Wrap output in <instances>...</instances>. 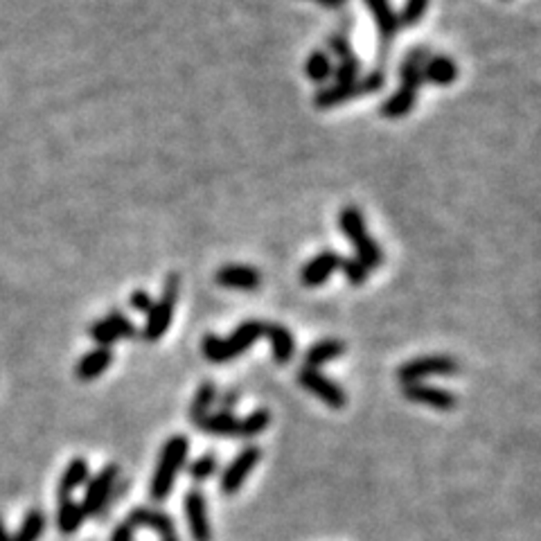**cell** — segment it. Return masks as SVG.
<instances>
[{"label": "cell", "instance_id": "1", "mask_svg": "<svg viewBox=\"0 0 541 541\" xmlns=\"http://www.w3.org/2000/svg\"><path fill=\"white\" fill-rule=\"evenodd\" d=\"M188 452H190V440L181 433L172 435V438L162 444L161 456H158L156 472L154 476H151V487H150L151 499L156 503L165 501L167 496L172 494L176 476H179L181 469L185 467V461H188Z\"/></svg>", "mask_w": 541, "mask_h": 541}, {"label": "cell", "instance_id": "2", "mask_svg": "<svg viewBox=\"0 0 541 541\" xmlns=\"http://www.w3.org/2000/svg\"><path fill=\"white\" fill-rule=\"evenodd\" d=\"M262 334H265V323H262V320H244L231 337L226 338L208 334V337L203 338L201 349H203L205 359H208L210 363H228L231 359L246 352Z\"/></svg>", "mask_w": 541, "mask_h": 541}, {"label": "cell", "instance_id": "3", "mask_svg": "<svg viewBox=\"0 0 541 541\" xmlns=\"http://www.w3.org/2000/svg\"><path fill=\"white\" fill-rule=\"evenodd\" d=\"M338 228L352 242L354 251H357V260L361 265H366L368 269H377V266L384 265V248L368 234L366 219H363L361 210L354 208V205L343 208L338 213Z\"/></svg>", "mask_w": 541, "mask_h": 541}, {"label": "cell", "instance_id": "4", "mask_svg": "<svg viewBox=\"0 0 541 541\" xmlns=\"http://www.w3.org/2000/svg\"><path fill=\"white\" fill-rule=\"evenodd\" d=\"M179 289H181V277L176 273H170L165 277V285H162L161 296L158 300H154L151 309L147 311V320L142 325L140 337L145 338L147 343H156L158 338H162L170 329L172 318H174V307H176V298H179Z\"/></svg>", "mask_w": 541, "mask_h": 541}, {"label": "cell", "instance_id": "5", "mask_svg": "<svg viewBox=\"0 0 541 541\" xmlns=\"http://www.w3.org/2000/svg\"><path fill=\"white\" fill-rule=\"evenodd\" d=\"M386 84V75L384 70L377 68L372 73H368L366 78L352 81V84H334V86H325V88L316 90L314 95V104L316 109L325 111V109H334L338 104L349 102L354 98H363V95H372L377 90L384 88Z\"/></svg>", "mask_w": 541, "mask_h": 541}, {"label": "cell", "instance_id": "6", "mask_svg": "<svg viewBox=\"0 0 541 541\" xmlns=\"http://www.w3.org/2000/svg\"><path fill=\"white\" fill-rule=\"evenodd\" d=\"M461 372V363L447 354H429V357L411 359L397 368V380L401 384H420L426 377H452Z\"/></svg>", "mask_w": 541, "mask_h": 541}, {"label": "cell", "instance_id": "7", "mask_svg": "<svg viewBox=\"0 0 541 541\" xmlns=\"http://www.w3.org/2000/svg\"><path fill=\"white\" fill-rule=\"evenodd\" d=\"M120 481V467L116 463L104 464L88 483H86L84 499H81V510L86 516H99L104 505H107L109 496H111L113 487Z\"/></svg>", "mask_w": 541, "mask_h": 541}, {"label": "cell", "instance_id": "8", "mask_svg": "<svg viewBox=\"0 0 541 541\" xmlns=\"http://www.w3.org/2000/svg\"><path fill=\"white\" fill-rule=\"evenodd\" d=\"M262 458V449L257 444H246L237 456L228 463V467L222 472V481H219V487H222L224 494L233 496L242 490L244 481L248 478V473L257 467Z\"/></svg>", "mask_w": 541, "mask_h": 541}, {"label": "cell", "instance_id": "9", "mask_svg": "<svg viewBox=\"0 0 541 541\" xmlns=\"http://www.w3.org/2000/svg\"><path fill=\"white\" fill-rule=\"evenodd\" d=\"M298 384L305 390L314 392L323 404H328L329 409H343L348 404V392L343 390L337 381H332L329 377H325L320 370H311V368H300L298 370Z\"/></svg>", "mask_w": 541, "mask_h": 541}, {"label": "cell", "instance_id": "10", "mask_svg": "<svg viewBox=\"0 0 541 541\" xmlns=\"http://www.w3.org/2000/svg\"><path fill=\"white\" fill-rule=\"evenodd\" d=\"M185 505V516H188L190 535H192V541H213V528H210V515H208V499H205L203 492L199 487H192V490L185 494L183 499Z\"/></svg>", "mask_w": 541, "mask_h": 541}, {"label": "cell", "instance_id": "11", "mask_svg": "<svg viewBox=\"0 0 541 541\" xmlns=\"http://www.w3.org/2000/svg\"><path fill=\"white\" fill-rule=\"evenodd\" d=\"M404 397L409 401L429 406V409L435 411H453L458 406V397L453 395L452 390L440 386L422 384V381H420V384H406Z\"/></svg>", "mask_w": 541, "mask_h": 541}, {"label": "cell", "instance_id": "12", "mask_svg": "<svg viewBox=\"0 0 541 541\" xmlns=\"http://www.w3.org/2000/svg\"><path fill=\"white\" fill-rule=\"evenodd\" d=\"M338 265H341V255H338L337 251H332V248H328V251H320L318 255L311 257L307 265L303 266V271H300V282H303L305 286H320L323 282H328L329 277L334 276V271H338Z\"/></svg>", "mask_w": 541, "mask_h": 541}, {"label": "cell", "instance_id": "13", "mask_svg": "<svg viewBox=\"0 0 541 541\" xmlns=\"http://www.w3.org/2000/svg\"><path fill=\"white\" fill-rule=\"evenodd\" d=\"M129 524L133 525V528H150L158 533V537H170V535H176V525H174V519H172L170 515H167L165 510H158V507H147V505H140V507H133L131 512H129L127 516Z\"/></svg>", "mask_w": 541, "mask_h": 541}, {"label": "cell", "instance_id": "14", "mask_svg": "<svg viewBox=\"0 0 541 541\" xmlns=\"http://www.w3.org/2000/svg\"><path fill=\"white\" fill-rule=\"evenodd\" d=\"M214 280L226 289L255 291L262 285V273L248 265H226L217 271Z\"/></svg>", "mask_w": 541, "mask_h": 541}, {"label": "cell", "instance_id": "15", "mask_svg": "<svg viewBox=\"0 0 541 541\" xmlns=\"http://www.w3.org/2000/svg\"><path fill=\"white\" fill-rule=\"evenodd\" d=\"M111 363H113L111 348H95L79 359L78 366H75V375H78L79 381H93L98 380L99 375H104V372L111 368Z\"/></svg>", "mask_w": 541, "mask_h": 541}, {"label": "cell", "instance_id": "16", "mask_svg": "<svg viewBox=\"0 0 541 541\" xmlns=\"http://www.w3.org/2000/svg\"><path fill=\"white\" fill-rule=\"evenodd\" d=\"M262 337L269 338L271 352H273V359H276V363L285 366V363H289L291 359H294L296 338H294V334L285 328V325L265 323V334H262Z\"/></svg>", "mask_w": 541, "mask_h": 541}, {"label": "cell", "instance_id": "17", "mask_svg": "<svg viewBox=\"0 0 541 541\" xmlns=\"http://www.w3.org/2000/svg\"><path fill=\"white\" fill-rule=\"evenodd\" d=\"M422 78L424 81L435 86H449L458 79V66L456 61L449 59L444 55H435V57H426V61L422 64Z\"/></svg>", "mask_w": 541, "mask_h": 541}, {"label": "cell", "instance_id": "18", "mask_svg": "<svg viewBox=\"0 0 541 541\" xmlns=\"http://www.w3.org/2000/svg\"><path fill=\"white\" fill-rule=\"evenodd\" d=\"M341 354H346V343L338 341V338H320V341H316L314 346L305 352V366L303 368L318 370L320 366L334 361V359H338Z\"/></svg>", "mask_w": 541, "mask_h": 541}, {"label": "cell", "instance_id": "19", "mask_svg": "<svg viewBox=\"0 0 541 541\" xmlns=\"http://www.w3.org/2000/svg\"><path fill=\"white\" fill-rule=\"evenodd\" d=\"M88 463L84 458H73L68 464H66L64 473L59 478V487H57V496L59 499H66V496H73L75 490H79L81 485L88 483Z\"/></svg>", "mask_w": 541, "mask_h": 541}, {"label": "cell", "instance_id": "20", "mask_svg": "<svg viewBox=\"0 0 541 541\" xmlns=\"http://www.w3.org/2000/svg\"><path fill=\"white\" fill-rule=\"evenodd\" d=\"M237 426H239V418H234L233 413L210 411V413L196 424V429L213 435V438H237Z\"/></svg>", "mask_w": 541, "mask_h": 541}, {"label": "cell", "instance_id": "21", "mask_svg": "<svg viewBox=\"0 0 541 541\" xmlns=\"http://www.w3.org/2000/svg\"><path fill=\"white\" fill-rule=\"evenodd\" d=\"M366 5L372 12V16H375L381 41L388 43L400 30V21H397V14L392 12L390 0H366Z\"/></svg>", "mask_w": 541, "mask_h": 541}, {"label": "cell", "instance_id": "22", "mask_svg": "<svg viewBox=\"0 0 541 541\" xmlns=\"http://www.w3.org/2000/svg\"><path fill=\"white\" fill-rule=\"evenodd\" d=\"M86 521L84 510H81V503H78L73 496H66V499H59V505H57V528L64 535H73L81 528V524Z\"/></svg>", "mask_w": 541, "mask_h": 541}, {"label": "cell", "instance_id": "23", "mask_svg": "<svg viewBox=\"0 0 541 541\" xmlns=\"http://www.w3.org/2000/svg\"><path fill=\"white\" fill-rule=\"evenodd\" d=\"M415 102H418V90L409 88V86H401L400 90H395V93L386 99L384 107H381V116L390 120L409 116V113L413 111Z\"/></svg>", "mask_w": 541, "mask_h": 541}, {"label": "cell", "instance_id": "24", "mask_svg": "<svg viewBox=\"0 0 541 541\" xmlns=\"http://www.w3.org/2000/svg\"><path fill=\"white\" fill-rule=\"evenodd\" d=\"M217 386L213 384V381H203L199 388H196L194 392V400L192 404H190V422H192L194 426L201 422V420L205 418V415L213 411L214 401H217Z\"/></svg>", "mask_w": 541, "mask_h": 541}, {"label": "cell", "instance_id": "25", "mask_svg": "<svg viewBox=\"0 0 541 541\" xmlns=\"http://www.w3.org/2000/svg\"><path fill=\"white\" fill-rule=\"evenodd\" d=\"M46 512L35 507V510L27 512L23 524L18 525L16 533L12 535V541H39L43 537V533H46Z\"/></svg>", "mask_w": 541, "mask_h": 541}, {"label": "cell", "instance_id": "26", "mask_svg": "<svg viewBox=\"0 0 541 541\" xmlns=\"http://www.w3.org/2000/svg\"><path fill=\"white\" fill-rule=\"evenodd\" d=\"M334 73V64L329 52L325 50H314L305 61V75L307 79L314 81V84H325Z\"/></svg>", "mask_w": 541, "mask_h": 541}, {"label": "cell", "instance_id": "27", "mask_svg": "<svg viewBox=\"0 0 541 541\" xmlns=\"http://www.w3.org/2000/svg\"><path fill=\"white\" fill-rule=\"evenodd\" d=\"M271 424V413L266 409H257L253 413L244 415L239 418V426H237V438L242 440H253L257 438L260 433H265Z\"/></svg>", "mask_w": 541, "mask_h": 541}, {"label": "cell", "instance_id": "28", "mask_svg": "<svg viewBox=\"0 0 541 541\" xmlns=\"http://www.w3.org/2000/svg\"><path fill=\"white\" fill-rule=\"evenodd\" d=\"M219 469V458L214 453H203L196 461L188 464V476L194 483H205L208 478H213Z\"/></svg>", "mask_w": 541, "mask_h": 541}, {"label": "cell", "instance_id": "29", "mask_svg": "<svg viewBox=\"0 0 541 541\" xmlns=\"http://www.w3.org/2000/svg\"><path fill=\"white\" fill-rule=\"evenodd\" d=\"M426 7H429V0H406L404 7H401V14L397 16L400 21V27H413L422 21Z\"/></svg>", "mask_w": 541, "mask_h": 541}, {"label": "cell", "instance_id": "30", "mask_svg": "<svg viewBox=\"0 0 541 541\" xmlns=\"http://www.w3.org/2000/svg\"><path fill=\"white\" fill-rule=\"evenodd\" d=\"M338 269H343V276L348 277L349 285H363L370 276V269L366 265L357 260V257H341V265Z\"/></svg>", "mask_w": 541, "mask_h": 541}, {"label": "cell", "instance_id": "31", "mask_svg": "<svg viewBox=\"0 0 541 541\" xmlns=\"http://www.w3.org/2000/svg\"><path fill=\"white\" fill-rule=\"evenodd\" d=\"M88 334H90V338L98 343V348H111L113 343H116L120 338L116 334V329L107 323V318L95 320V323L88 328Z\"/></svg>", "mask_w": 541, "mask_h": 541}, {"label": "cell", "instance_id": "32", "mask_svg": "<svg viewBox=\"0 0 541 541\" xmlns=\"http://www.w3.org/2000/svg\"><path fill=\"white\" fill-rule=\"evenodd\" d=\"M107 323L111 325L113 329H116V334H118L120 338H136V337H138V329H136V325H133L131 320H129L127 316L122 314V311L113 309L111 314L107 316Z\"/></svg>", "mask_w": 541, "mask_h": 541}, {"label": "cell", "instance_id": "33", "mask_svg": "<svg viewBox=\"0 0 541 541\" xmlns=\"http://www.w3.org/2000/svg\"><path fill=\"white\" fill-rule=\"evenodd\" d=\"M359 70H361V61H359V57H352L348 61H338L332 75L337 84H352V81L359 79Z\"/></svg>", "mask_w": 541, "mask_h": 541}, {"label": "cell", "instance_id": "34", "mask_svg": "<svg viewBox=\"0 0 541 541\" xmlns=\"http://www.w3.org/2000/svg\"><path fill=\"white\" fill-rule=\"evenodd\" d=\"M328 47H329V52H332V55L338 57V61H348V59H352V57H357V55H354L352 46H349L346 32H337V35L329 36Z\"/></svg>", "mask_w": 541, "mask_h": 541}, {"label": "cell", "instance_id": "35", "mask_svg": "<svg viewBox=\"0 0 541 541\" xmlns=\"http://www.w3.org/2000/svg\"><path fill=\"white\" fill-rule=\"evenodd\" d=\"M129 305H131V309L138 311V314H147V311L151 309V305H154V298H151V294H147L145 289H136L129 296Z\"/></svg>", "mask_w": 541, "mask_h": 541}, {"label": "cell", "instance_id": "36", "mask_svg": "<svg viewBox=\"0 0 541 541\" xmlns=\"http://www.w3.org/2000/svg\"><path fill=\"white\" fill-rule=\"evenodd\" d=\"M214 404H219V411H222V413H233L234 409H237V404H239V390H224V392H219L217 395V401H214Z\"/></svg>", "mask_w": 541, "mask_h": 541}, {"label": "cell", "instance_id": "37", "mask_svg": "<svg viewBox=\"0 0 541 541\" xmlns=\"http://www.w3.org/2000/svg\"><path fill=\"white\" fill-rule=\"evenodd\" d=\"M133 537H136V528L124 519L122 524H118L116 530H113L111 541H133Z\"/></svg>", "mask_w": 541, "mask_h": 541}, {"label": "cell", "instance_id": "38", "mask_svg": "<svg viewBox=\"0 0 541 541\" xmlns=\"http://www.w3.org/2000/svg\"><path fill=\"white\" fill-rule=\"evenodd\" d=\"M314 3H318L320 7H328V9H338L343 5V0H314Z\"/></svg>", "mask_w": 541, "mask_h": 541}, {"label": "cell", "instance_id": "39", "mask_svg": "<svg viewBox=\"0 0 541 541\" xmlns=\"http://www.w3.org/2000/svg\"><path fill=\"white\" fill-rule=\"evenodd\" d=\"M0 541H12V535H9V530L5 528L3 519H0Z\"/></svg>", "mask_w": 541, "mask_h": 541}, {"label": "cell", "instance_id": "40", "mask_svg": "<svg viewBox=\"0 0 541 541\" xmlns=\"http://www.w3.org/2000/svg\"><path fill=\"white\" fill-rule=\"evenodd\" d=\"M161 541H181L179 535H170V537H162Z\"/></svg>", "mask_w": 541, "mask_h": 541}, {"label": "cell", "instance_id": "41", "mask_svg": "<svg viewBox=\"0 0 541 541\" xmlns=\"http://www.w3.org/2000/svg\"><path fill=\"white\" fill-rule=\"evenodd\" d=\"M343 3H346V0H343Z\"/></svg>", "mask_w": 541, "mask_h": 541}]
</instances>
